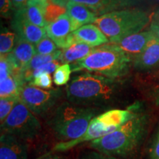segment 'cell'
Returning a JSON list of instances; mask_svg holds the SVG:
<instances>
[{
  "instance_id": "8",
  "label": "cell",
  "mask_w": 159,
  "mask_h": 159,
  "mask_svg": "<svg viewBox=\"0 0 159 159\" xmlns=\"http://www.w3.org/2000/svg\"><path fill=\"white\" fill-rule=\"evenodd\" d=\"M63 95L61 89H43L25 85L20 92V99L33 114L43 116L55 108Z\"/></svg>"
},
{
  "instance_id": "21",
  "label": "cell",
  "mask_w": 159,
  "mask_h": 159,
  "mask_svg": "<svg viewBox=\"0 0 159 159\" xmlns=\"http://www.w3.org/2000/svg\"><path fill=\"white\" fill-rule=\"evenodd\" d=\"M67 13L66 7L64 6L49 3L44 11V18L47 24L54 22L55 21Z\"/></svg>"
},
{
  "instance_id": "36",
  "label": "cell",
  "mask_w": 159,
  "mask_h": 159,
  "mask_svg": "<svg viewBox=\"0 0 159 159\" xmlns=\"http://www.w3.org/2000/svg\"><path fill=\"white\" fill-rule=\"evenodd\" d=\"M152 1H155V2H157L159 3V0H152Z\"/></svg>"
},
{
  "instance_id": "9",
  "label": "cell",
  "mask_w": 159,
  "mask_h": 159,
  "mask_svg": "<svg viewBox=\"0 0 159 159\" xmlns=\"http://www.w3.org/2000/svg\"><path fill=\"white\" fill-rule=\"evenodd\" d=\"M11 27L17 38L34 45L47 37L45 28L33 25L26 19L22 8L13 11Z\"/></svg>"
},
{
  "instance_id": "26",
  "label": "cell",
  "mask_w": 159,
  "mask_h": 159,
  "mask_svg": "<svg viewBox=\"0 0 159 159\" xmlns=\"http://www.w3.org/2000/svg\"><path fill=\"white\" fill-rule=\"evenodd\" d=\"M29 85L39 89H50L52 88V85L51 75L49 73H44V74L40 75L39 76L35 77L29 83Z\"/></svg>"
},
{
  "instance_id": "29",
  "label": "cell",
  "mask_w": 159,
  "mask_h": 159,
  "mask_svg": "<svg viewBox=\"0 0 159 159\" xmlns=\"http://www.w3.org/2000/svg\"><path fill=\"white\" fill-rule=\"evenodd\" d=\"M79 159H118L116 157L109 156L98 151H87L83 152L80 157Z\"/></svg>"
},
{
  "instance_id": "16",
  "label": "cell",
  "mask_w": 159,
  "mask_h": 159,
  "mask_svg": "<svg viewBox=\"0 0 159 159\" xmlns=\"http://www.w3.org/2000/svg\"><path fill=\"white\" fill-rule=\"evenodd\" d=\"M66 10L67 14L71 19L72 32L88 24L94 23L98 17L94 12L91 11L86 6L72 1L69 2Z\"/></svg>"
},
{
  "instance_id": "32",
  "label": "cell",
  "mask_w": 159,
  "mask_h": 159,
  "mask_svg": "<svg viewBox=\"0 0 159 159\" xmlns=\"http://www.w3.org/2000/svg\"><path fill=\"white\" fill-rule=\"evenodd\" d=\"M150 30L153 33L154 36L157 39L159 40V21L156 20L152 19V22L150 24Z\"/></svg>"
},
{
  "instance_id": "13",
  "label": "cell",
  "mask_w": 159,
  "mask_h": 159,
  "mask_svg": "<svg viewBox=\"0 0 159 159\" xmlns=\"http://www.w3.org/2000/svg\"><path fill=\"white\" fill-rule=\"evenodd\" d=\"M154 37L150 30L129 35L122 41L115 43L119 46L128 57L134 61L147 47L149 41Z\"/></svg>"
},
{
  "instance_id": "19",
  "label": "cell",
  "mask_w": 159,
  "mask_h": 159,
  "mask_svg": "<svg viewBox=\"0 0 159 159\" xmlns=\"http://www.w3.org/2000/svg\"><path fill=\"white\" fill-rule=\"evenodd\" d=\"M20 71L13 73L4 80L0 81V97L1 98L20 96L21 88L26 85L21 78Z\"/></svg>"
},
{
  "instance_id": "11",
  "label": "cell",
  "mask_w": 159,
  "mask_h": 159,
  "mask_svg": "<svg viewBox=\"0 0 159 159\" xmlns=\"http://www.w3.org/2000/svg\"><path fill=\"white\" fill-rule=\"evenodd\" d=\"M82 4L96 13L97 16L111 12L130 9L139 5L142 0H70Z\"/></svg>"
},
{
  "instance_id": "22",
  "label": "cell",
  "mask_w": 159,
  "mask_h": 159,
  "mask_svg": "<svg viewBox=\"0 0 159 159\" xmlns=\"http://www.w3.org/2000/svg\"><path fill=\"white\" fill-rule=\"evenodd\" d=\"M71 68L69 64H63L57 67L53 75V81L57 86H62L69 81Z\"/></svg>"
},
{
  "instance_id": "23",
  "label": "cell",
  "mask_w": 159,
  "mask_h": 159,
  "mask_svg": "<svg viewBox=\"0 0 159 159\" xmlns=\"http://www.w3.org/2000/svg\"><path fill=\"white\" fill-rule=\"evenodd\" d=\"M20 100L19 97H5L0 99V122L2 123L8 116L16 103Z\"/></svg>"
},
{
  "instance_id": "17",
  "label": "cell",
  "mask_w": 159,
  "mask_h": 159,
  "mask_svg": "<svg viewBox=\"0 0 159 159\" xmlns=\"http://www.w3.org/2000/svg\"><path fill=\"white\" fill-rule=\"evenodd\" d=\"M77 43H83L92 47H97L109 42V40L98 27L86 25L73 32Z\"/></svg>"
},
{
  "instance_id": "5",
  "label": "cell",
  "mask_w": 159,
  "mask_h": 159,
  "mask_svg": "<svg viewBox=\"0 0 159 159\" xmlns=\"http://www.w3.org/2000/svg\"><path fill=\"white\" fill-rule=\"evenodd\" d=\"M150 19L148 13L138 9H125L100 16L94 25L112 43H116L129 35L142 32Z\"/></svg>"
},
{
  "instance_id": "30",
  "label": "cell",
  "mask_w": 159,
  "mask_h": 159,
  "mask_svg": "<svg viewBox=\"0 0 159 159\" xmlns=\"http://www.w3.org/2000/svg\"><path fill=\"white\" fill-rule=\"evenodd\" d=\"M0 12L3 18L8 19L13 12L11 0H0Z\"/></svg>"
},
{
  "instance_id": "24",
  "label": "cell",
  "mask_w": 159,
  "mask_h": 159,
  "mask_svg": "<svg viewBox=\"0 0 159 159\" xmlns=\"http://www.w3.org/2000/svg\"><path fill=\"white\" fill-rule=\"evenodd\" d=\"M35 47L37 54L49 55L57 51L56 49L57 47L54 41H52L49 38L46 37L37 44H35Z\"/></svg>"
},
{
  "instance_id": "34",
  "label": "cell",
  "mask_w": 159,
  "mask_h": 159,
  "mask_svg": "<svg viewBox=\"0 0 159 159\" xmlns=\"http://www.w3.org/2000/svg\"><path fill=\"white\" fill-rule=\"evenodd\" d=\"M154 99H155V101H156V105L159 106V89H158V90L155 92Z\"/></svg>"
},
{
  "instance_id": "18",
  "label": "cell",
  "mask_w": 159,
  "mask_h": 159,
  "mask_svg": "<svg viewBox=\"0 0 159 159\" xmlns=\"http://www.w3.org/2000/svg\"><path fill=\"white\" fill-rule=\"evenodd\" d=\"M94 49L95 47H92L85 43H76L69 48L63 49L58 61L64 64L76 62L90 55Z\"/></svg>"
},
{
  "instance_id": "15",
  "label": "cell",
  "mask_w": 159,
  "mask_h": 159,
  "mask_svg": "<svg viewBox=\"0 0 159 159\" xmlns=\"http://www.w3.org/2000/svg\"><path fill=\"white\" fill-rule=\"evenodd\" d=\"M159 66V40L153 37L136 58L134 60V68L139 71H149Z\"/></svg>"
},
{
  "instance_id": "14",
  "label": "cell",
  "mask_w": 159,
  "mask_h": 159,
  "mask_svg": "<svg viewBox=\"0 0 159 159\" xmlns=\"http://www.w3.org/2000/svg\"><path fill=\"white\" fill-rule=\"evenodd\" d=\"M36 54L34 44L17 38L13 51L6 56L16 70H21Z\"/></svg>"
},
{
  "instance_id": "3",
  "label": "cell",
  "mask_w": 159,
  "mask_h": 159,
  "mask_svg": "<svg viewBox=\"0 0 159 159\" xmlns=\"http://www.w3.org/2000/svg\"><path fill=\"white\" fill-rule=\"evenodd\" d=\"M99 112L97 108L80 106L67 101L54 109L47 123L58 140L69 142L82 136Z\"/></svg>"
},
{
  "instance_id": "27",
  "label": "cell",
  "mask_w": 159,
  "mask_h": 159,
  "mask_svg": "<svg viewBox=\"0 0 159 159\" xmlns=\"http://www.w3.org/2000/svg\"><path fill=\"white\" fill-rule=\"evenodd\" d=\"M60 61L58 60L52 61V62L47 63L46 64L41 66L39 68H38L33 71V80L40 75L44 74V73H51L55 72V71L57 69V67L60 66Z\"/></svg>"
},
{
  "instance_id": "31",
  "label": "cell",
  "mask_w": 159,
  "mask_h": 159,
  "mask_svg": "<svg viewBox=\"0 0 159 159\" xmlns=\"http://www.w3.org/2000/svg\"><path fill=\"white\" fill-rule=\"evenodd\" d=\"M28 1L29 0H11L13 7V11L25 7L27 5Z\"/></svg>"
},
{
  "instance_id": "35",
  "label": "cell",
  "mask_w": 159,
  "mask_h": 159,
  "mask_svg": "<svg viewBox=\"0 0 159 159\" xmlns=\"http://www.w3.org/2000/svg\"><path fill=\"white\" fill-rule=\"evenodd\" d=\"M154 20H156V21H159V8L157 10V11L155 13V14L153 16V19Z\"/></svg>"
},
{
  "instance_id": "4",
  "label": "cell",
  "mask_w": 159,
  "mask_h": 159,
  "mask_svg": "<svg viewBox=\"0 0 159 159\" xmlns=\"http://www.w3.org/2000/svg\"><path fill=\"white\" fill-rule=\"evenodd\" d=\"M131 61L119 46L111 43L97 47L88 56L75 62L71 68L72 71L86 70L116 79L126 74Z\"/></svg>"
},
{
  "instance_id": "6",
  "label": "cell",
  "mask_w": 159,
  "mask_h": 159,
  "mask_svg": "<svg viewBox=\"0 0 159 159\" xmlns=\"http://www.w3.org/2000/svg\"><path fill=\"white\" fill-rule=\"evenodd\" d=\"M135 106L128 109H112L97 115L89 123L87 130L79 139L69 142H59L52 149L54 152H65L78 144L91 142L111 134L136 116Z\"/></svg>"
},
{
  "instance_id": "37",
  "label": "cell",
  "mask_w": 159,
  "mask_h": 159,
  "mask_svg": "<svg viewBox=\"0 0 159 159\" xmlns=\"http://www.w3.org/2000/svg\"><path fill=\"white\" fill-rule=\"evenodd\" d=\"M40 1H47V0H40Z\"/></svg>"
},
{
  "instance_id": "10",
  "label": "cell",
  "mask_w": 159,
  "mask_h": 159,
  "mask_svg": "<svg viewBox=\"0 0 159 159\" xmlns=\"http://www.w3.org/2000/svg\"><path fill=\"white\" fill-rule=\"evenodd\" d=\"M47 35L57 47L67 49L77 43L71 29V19L67 14L61 16L45 27Z\"/></svg>"
},
{
  "instance_id": "12",
  "label": "cell",
  "mask_w": 159,
  "mask_h": 159,
  "mask_svg": "<svg viewBox=\"0 0 159 159\" xmlns=\"http://www.w3.org/2000/svg\"><path fill=\"white\" fill-rule=\"evenodd\" d=\"M0 159H28L27 145L14 136L1 134Z\"/></svg>"
},
{
  "instance_id": "33",
  "label": "cell",
  "mask_w": 159,
  "mask_h": 159,
  "mask_svg": "<svg viewBox=\"0 0 159 159\" xmlns=\"http://www.w3.org/2000/svg\"><path fill=\"white\" fill-rule=\"evenodd\" d=\"M37 159H63L62 157L57 156L56 154H53V153H49L45 155V156H43L40 158H37Z\"/></svg>"
},
{
  "instance_id": "1",
  "label": "cell",
  "mask_w": 159,
  "mask_h": 159,
  "mask_svg": "<svg viewBox=\"0 0 159 159\" xmlns=\"http://www.w3.org/2000/svg\"><path fill=\"white\" fill-rule=\"evenodd\" d=\"M149 122L148 115L138 112L134 118L111 134L89 142L93 150L114 157H128L142 144Z\"/></svg>"
},
{
  "instance_id": "28",
  "label": "cell",
  "mask_w": 159,
  "mask_h": 159,
  "mask_svg": "<svg viewBox=\"0 0 159 159\" xmlns=\"http://www.w3.org/2000/svg\"><path fill=\"white\" fill-rule=\"evenodd\" d=\"M148 159H159V127L149 148Z\"/></svg>"
},
{
  "instance_id": "7",
  "label": "cell",
  "mask_w": 159,
  "mask_h": 159,
  "mask_svg": "<svg viewBox=\"0 0 159 159\" xmlns=\"http://www.w3.org/2000/svg\"><path fill=\"white\" fill-rule=\"evenodd\" d=\"M41 131V125L39 119L21 99L1 123V134L12 135L24 141L35 139Z\"/></svg>"
},
{
  "instance_id": "20",
  "label": "cell",
  "mask_w": 159,
  "mask_h": 159,
  "mask_svg": "<svg viewBox=\"0 0 159 159\" xmlns=\"http://www.w3.org/2000/svg\"><path fill=\"white\" fill-rule=\"evenodd\" d=\"M17 36L15 33L10 31L6 27L1 29L0 34V53L7 55L11 53L14 48Z\"/></svg>"
},
{
  "instance_id": "25",
  "label": "cell",
  "mask_w": 159,
  "mask_h": 159,
  "mask_svg": "<svg viewBox=\"0 0 159 159\" xmlns=\"http://www.w3.org/2000/svg\"><path fill=\"white\" fill-rule=\"evenodd\" d=\"M20 70H16L6 55H1L0 57V81H2L7 77Z\"/></svg>"
},
{
  "instance_id": "2",
  "label": "cell",
  "mask_w": 159,
  "mask_h": 159,
  "mask_svg": "<svg viewBox=\"0 0 159 159\" xmlns=\"http://www.w3.org/2000/svg\"><path fill=\"white\" fill-rule=\"evenodd\" d=\"M118 90L115 79L85 73L73 77L66 88V94L72 104L95 108L112 102Z\"/></svg>"
}]
</instances>
